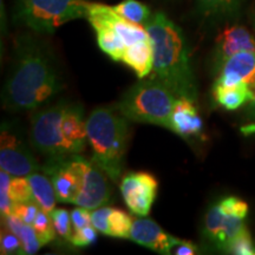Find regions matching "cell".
Instances as JSON below:
<instances>
[{
    "mask_svg": "<svg viewBox=\"0 0 255 255\" xmlns=\"http://www.w3.org/2000/svg\"><path fill=\"white\" fill-rule=\"evenodd\" d=\"M87 162L78 154L51 156L41 167L55 187L58 202L75 203L84 181Z\"/></svg>",
    "mask_w": 255,
    "mask_h": 255,
    "instance_id": "obj_7",
    "label": "cell"
},
{
    "mask_svg": "<svg viewBox=\"0 0 255 255\" xmlns=\"http://www.w3.org/2000/svg\"><path fill=\"white\" fill-rule=\"evenodd\" d=\"M212 94L215 103L226 110H237L242 105L250 103L254 97V91H252L245 83L233 85L215 83Z\"/></svg>",
    "mask_w": 255,
    "mask_h": 255,
    "instance_id": "obj_19",
    "label": "cell"
},
{
    "mask_svg": "<svg viewBox=\"0 0 255 255\" xmlns=\"http://www.w3.org/2000/svg\"><path fill=\"white\" fill-rule=\"evenodd\" d=\"M5 220L6 228L13 232L17 237L20 239L21 245H23L24 254H34L41 247L40 242L38 240L36 232L31 225H26L18 218L17 215L11 213V214L2 219Z\"/></svg>",
    "mask_w": 255,
    "mask_h": 255,
    "instance_id": "obj_22",
    "label": "cell"
},
{
    "mask_svg": "<svg viewBox=\"0 0 255 255\" xmlns=\"http://www.w3.org/2000/svg\"><path fill=\"white\" fill-rule=\"evenodd\" d=\"M0 248L1 254H24L20 239L8 228L2 229L0 234Z\"/></svg>",
    "mask_w": 255,
    "mask_h": 255,
    "instance_id": "obj_28",
    "label": "cell"
},
{
    "mask_svg": "<svg viewBox=\"0 0 255 255\" xmlns=\"http://www.w3.org/2000/svg\"><path fill=\"white\" fill-rule=\"evenodd\" d=\"M245 227H247L245 219L227 212L219 201L207 210L203 220V235L218 250L226 252L229 242Z\"/></svg>",
    "mask_w": 255,
    "mask_h": 255,
    "instance_id": "obj_9",
    "label": "cell"
},
{
    "mask_svg": "<svg viewBox=\"0 0 255 255\" xmlns=\"http://www.w3.org/2000/svg\"><path fill=\"white\" fill-rule=\"evenodd\" d=\"M202 17L210 20H229L240 14L244 0H196Z\"/></svg>",
    "mask_w": 255,
    "mask_h": 255,
    "instance_id": "obj_20",
    "label": "cell"
},
{
    "mask_svg": "<svg viewBox=\"0 0 255 255\" xmlns=\"http://www.w3.org/2000/svg\"><path fill=\"white\" fill-rule=\"evenodd\" d=\"M117 13L133 24L145 25L151 18L150 8L138 0H123L114 6Z\"/></svg>",
    "mask_w": 255,
    "mask_h": 255,
    "instance_id": "obj_23",
    "label": "cell"
},
{
    "mask_svg": "<svg viewBox=\"0 0 255 255\" xmlns=\"http://www.w3.org/2000/svg\"><path fill=\"white\" fill-rule=\"evenodd\" d=\"M8 196L12 203L28 202L33 200L30 181L27 176H13L8 186Z\"/></svg>",
    "mask_w": 255,
    "mask_h": 255,
    "instance_id": "obj_24",
    "label": "cell"
},
{
    "mask_svg": "<svg viewBox=\"0 0 255 255\" xmlns=\"http://www.w3.org/2000/svg\"><path fill=\"white\" fill-rule=\"evenodd\" d=\"M62 131L72 154L84 151L88 141V130L87 120H84V111L81 104L70 102L62 120Z\"/></svg>",
    "mask_w": 255,
    "mask_h": 255,
    "instance_id": "obj_17",
    "label": "cell"
},
{
    "mask_svg": "<svg viewBox=\"0 0 255 255\" xmlns=\"http://www.w3.org/2000/svg\"><path fill=\"white\" fill-rule=\"evenodd\" d=\"M122 63L129 66L139 79L148 76L154 69V49L150 38L128 46L123 53Z\"/></svg>",
    "mask_w": 255,
    "mask_h": 255,
    "instance_id": "obj_18",
    "label": "cell"
},
{
    "mask_svg": "<svg viewBox=\"0 0 255 255\" xmlns=\"http://www.w3.org/2000/svg\"><path fill=\"white\" fill-rule=\"evenodd\" d=\"M152 49L156 78L177 97L195 101L197 90L182 30L162 12L152 14L144 25Z\"/></svg>",
    "mask_w": 255,
    "mask_h": 255,
    "instance_id": "obj_2",
    "label": "cell"
},
{
    "mask_svg": "<svg viewBox=\"0 0 255 255\" xmlns=\"http://www.w3.org/2000/svg\"><path fill=\"white\" fill-rule=\"evenodd\" d=\"M129 239L159 254H170L173 248L181 241L149 219L133 220Z\"/></svg>",
    "mask_w": 255,
    "mask_h": 255,
    "instance_id": "obj_13",
    "label": "cell"
},
{
    "mask_svg": "<svg viewBox=\"0 0 255 255\" xmlns=\"http://www.w3.org/2000/svg\"><path fill=\"white\" fill-rule=\"evenodd\" d=\"M0 167L12 176H28L41 170L28 146L8 124H2L1 127Z\"/></svg>",
    "mask_w": 255,
    "mask_h": 255,
    "instance_id": "obj_8",
    "label": "cell"
},
{
    "mask_svg": "<svg viewBox=\"0 0 255 255\" xmlns=\"http://www.w3.org/2000/svg\"><path fill=\"white\" fill-rule=\"evenodd\" d=\"M40 208L34 202L33 200L28 201V202H21V203H14L13 208H12V213L18 216L26 225H33L34 220H36L38 212Z\"/></svg>",
    "mask_w": 255,
    "mask_h": 255,
    "instance_id": "obj_29",
    "label": "cell"
},
{
    "mask_svg": "<svg viewBox=\"0 0 255 255\" xmlns=\"http://www.w3.org/2000/svg\"><path fill=\"white\" fill-rule=\"evenodd\" d=\"M158 183L151 174L144 171L129 173L121 181V193L132 214L146 216L157 195Z\"/></svg>",
    "mask_w": 255,
    "mask_h": 255,
    "instance_id": "obj_10",
    "label": "cell"
},
{
    "mask_svg": "<svg viewBox=\"0 0 255 255\" xmlns=\"http://www.w3.org/2000/svg\"><path fill=\"white\" fill-rule=\"evenodd\" d=\"M246 119L248 121V126L245 127L244 129H250L251 132L255 131V92L253 100L250 102L246 109Z\"/></svg>",
    "mask_w": 255,
    "mask_h": 255,
    "instance_id": "obj_33",
    "label": "cell"
},
{
    "mask_svg": "<svg viewBox=\"0 0 255 255\" xmlns=\"http://www.w3.org/2000/svg\"><path fill=\"white\" fill-rule=\"evenodd\" d=\"M62 88V78L50 51L33 37H19L15 41L12 69L2 88L5 109H37Z\"/></svg>",
    "mask_w": 255,
    "mask_h": 255,
    "instance_id": "obj_1",
    "label": "cell"
},
{
    "mask_svg": "<svg viewBox=\"0 0 255 255\" xmlns=\"http://www.w3.org/2000/svg\"><path fill=\"white\" fill-rule=\"evenodd\" d=\"M108 175L94 159H88L85 167L84 181L75 205L89 210L104 206L110 200L111 189L108 182Z\"/></svg>",
    "mask_w": 255,
    "mask_h": 255,
    "instance_id": "obj_11",
    "label": "cell"
},
{
    "mask_svg": "<svg viewBox=\"0 0 255 255\" xmlns=\"http://www.w3.org/2000/svg\"><path fill=\"white\" fill-rule=\"evenodd\" d=\"M171 253L176 255H193L197 253V247L196 245L193 244V242L181 240L176 246L173 248Z\"/></svg>",
    "mask_w": 255,
    "mask_h": 255,
    "instance_id": "obj_32",
    "label": "cell"
},
{
    "mask_svg": "<svg viewBox=\"0 0 255 255\" xmlns=\"http://www.w3.org/2000/svg\"><path fill=\"white\" fill-rule=\"evenodd\" d=\"M32 227L36 232L38 240L40 242V246H45V245L55 239L56 231L55 227H53V223L51 221L50 215L44 212V210L40 209L38 212V215Z\"/></svg>",
    "mask_w": 255,
    "mask_h": 255,
    "instance_id": "obj_25",
    "label": "cell"
},
{
    "mask_svg": "<svg viewBox=\"0 0 255 255\" xmlns=\"http://www.w3.org/2000/svg\"><path fill=\"white\" fill-rule=\"evenodd\" d=\"M97 229L94 226H87V227L79 229V231L72 232L71 240L70 242L76 247H88L95 244L97 240Z\"/></svg>",
    "mask_w": 255,
    "mask_h": 255,
    "instance_id": "obj_30",
    "label": "cell"
},
{
    "mask_svg": "<svg viewBox=\"0 0 255 255\" xmlns=\"http://www.w3.org/2000/svg\"><path fill=\"white\" fill-rule=\"evenodd\" d=\"M92 226L111 238L129 239L133 220L126 212L111 207H100L91 212Z\"/></svg>",
    "mask_w": 255,
    "mask_h": 255,
    "instance_id": "obj_16",
    "label": "cell"
},
{
    "mask_svg": "<svg viewBox=\"0 0 255 255\" xmlns=\"http://www.w3.org/2000/svg\"><path fill=\"white\" fill-rule=\"evenodd\" d=\"M87 0H18L17 17L37 33H53L62 25L87 18Z\"/></svg>",
    "mask_w": 255,
    "mask_h": 255,
    "instance_id": "obj_5",
    "label": "cell"
},
{
    "mask_svg": "<svg viewBox=\"0 0 255 255\" xmlns=\"http://www.w3.org/2000/svg\"><path fill=\"white\" fill-rule=\"evenodd\" d=\"M51 221L53 223V227L57 234L65 240H71L72 235V221L71 215L66 209L55 208L50 213Z\"/></svg>",
    "mask_w": 255,
    "mask_h": 255,
    "instance_id": "obj_27",
    "label": "cell"
},
{
    "mask_svg": "<svg viewBox=\"0 0 255 255\" xmlns=\"http://www.w3.org/2000/svg\"><path fill=\"white\" fill-rule=\"evenodd\" d=\"M194 102L191 98L178 97L170 117L169 129L183 138L201 136L203 131L202 119Z\"/></svg>",
    "mask_w": 255,
    "mask_h": 255,
    "instance_id": "obj_15",
    "label": "cell"
},
{
    "mask_svg": "<svg viewBox=\"0 0 255 255\" xmlns=\"http://www.w3.org/2000/svg\"><path fill=\"white\" fill-rule=\"evenodd\" d=\"M177 96L159 79L139 81L128 90L117 110L128 121L155 124L169 129Z\"/></svg>",
    "mask_w": 255,
    "mask_h": 255,
    "instance_id": "obj_4",
    "label": "cell"
},
{
    "mask_svg": "<svg viewBox=\"0 0 255 255\" xmlns=\"http://www.w3.org/2000/svg\"><path fill=\"white\" fill-rule=\"evenodd\" d=\"M244 51H255V36L241 25L225 27L215 41V68L218 69L225 60Z\"/></svg>",
    "mask_w": 255,
    "mask_h": 255,
    "instance_id": "obj_14",
    "label": "cell"
},
{
    "mask_svg": "<svg viewBox=\"0 0 255 255\" xmlns=\"http://www.w3.org/2000/svg\"><path fill=\"white\" fill-rule=\"evenodd\" d=\"M252 24H253V28H254V33H255V7L252 12Z\"/></svg>",
    "mask_w": 255,
    "mask_h": 255,
    "instance_id": "obj_34",
    "label": "cell"
},
{
    "mask_svg": "<svg viewBox=\"0 0 255 255\" xmlns=\"http://www.w3.org/2000/svg\"><path fill=\"white\" fill-rule=\"evenodd\" d=\"M87 130L92 159L116 182L122 171L127 150L128 120L117 109L97 108L87 119Z\"/></svg>",
    "mask_w": 255,
    "mask_h": 255,
    "instance_id": "obj_3",
    "label": "cell"
},
{
    "mask_svg": "<svg viewBox=\"0 0 255 255\" xmlns=\"http://www.w3.org/2000/svg\"><path fill=\"white\" fill-rule=\"evenodd\" d=\"M225 253L235 255H255V244L247 227H245L229 242Z\"/></svg>",
    "mask_w": 255,
    "mask_h": 255,
    "instance_id": "obj_26",
    "label": "cell"
},
{
    "mask_svg": "<svg viewBox=\"0 0 255 255\" xmlns=\"http://www.w3.org/2000/svg\"><path fill=\"white\" fill-rule=\"evenodd\" d=\"M71 221H72V232L79 231V229L92 225L91 222V213L90 210L83 207L73 209L71 213Z\"/></svg>",
    "mask_w": 255,
    "mask_h": 255,
    "instance_id": "obj_31",
    "label": "cell"
},
{
    "mask_svg": "<svg viewBox=\"0 0 255 255\" xmlns=\"http://www.w3.org/2000/svg\"><path fill=\"white\" fill-rule=\"evenodd\" d=\"M70 102L60 101L37 111L31 120V142L41 154L51 156L71 155V148L64 138L62 120Z\"/></svg>",
    "mask_w": 255,
    "mask_h": 255,
    "instance_id": "obj_6",
    "label": "cell"
},
{
    "mask_svg": "<svg viewBox=\"0 0 255 255\" xmlns=\"http://www.w3.org/2000/svg\"><path fill=\"white\" fill-rule=\"evenodd\" d=\"M215 83L233 85L245 83L255 92V51H244L225 60L218 68Z\"/></svg>",
    "mask_w": 255,
    "mask_h": 255,
    "instance_id": "obj_12",
    "label": "cell"
},
{
    "mask_svg": "<svg viewBox=\"0 0 255 255\" xmlns=\"http://www.w3.org/2000/svg\"><path fill=\"white\" fill-rule=\"evenodd\" d=\"M27 177L31 184L33 201L41 210L50 214L55 209L57 201H58L55 187L51 182L50 177L45 173L40 174L38 171L28 175Z\"/></svg>",
    "mask_w": 255,
    "mask_h": 255,
    "instance_id": "obj_21",
    "label": "cell"
}]
</instances>
